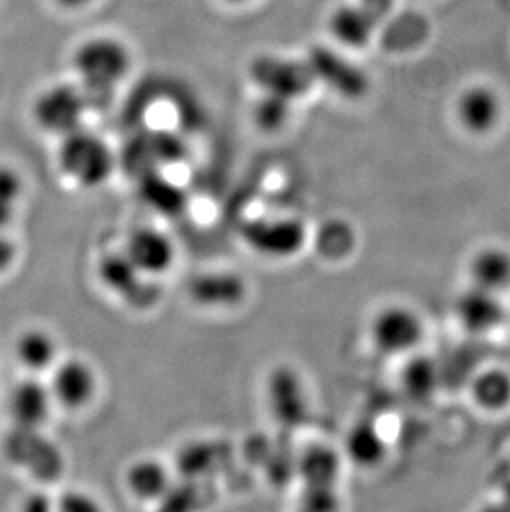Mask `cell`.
<instances>
[{"label": "cell", "instance_id": "obj_16", "mask_svg": "<svg viewBox=\"0 0 510 512\" xmlns=\"http://www.w3.org/2000/svg\"><path fill=\"white\" fill-rule=\"evenodd\" d=\"M246 294V282L236 272H203L189 284L193 302L206 309H234L242 304Z\"/></svg>", "mask_w": 510, "mask_h": 512}, {"label": "cell", "instance_id": "obj_11", "mask_svg": "<svg viewBox=\"0 0 510 512\" xmlns=\"http://www.w3.org/2000/svg\"><path fill=\"white\" fill-rule=\"evenodd\" d=\"M123 251L136 269L151 279L166 276L178 261V247L171 236L153 226H143L131 232Z\"/></svg>", "mask_w": 510, "mask_h": 512}, {"label": "cell", "instance_id": "obj_5", "mask_svg": "<svg viewBox=\"0 0 510 512\" xmlns=\"http://www.w3.org/2000/svg\"><path fill=\"white\" fill-rule=\"evenodd\" d=\"M247 73L260 92L277 95L290 102L307 97L317 83L307 60L282 55H257L249 63Z\"/></svg>", "mask_w": 510, "mask_h": 512}, {"label": "cell", "instance_id": "obj_10", "mask_svg": "<svg viewBox=\"0 0 510 512\" xmlns=\"http://www.w3.org/2000/svg\"><path fill=\"white\" fill-rule=\"evenodd\" d=\"M454 319L474 337L496 334L509 319V305L502 295L469 284L454 300Z\"/></svg>", "mask_w": 510, "mask_h": 512}, {"label": "cell", "instance_id": "obj_34", "mask_svg": "<svg viewBox=\"0 0 510 512\" xmlns=\"http://www.w3.org/2000/svg\"><path fill=\"white\" fill-rule=\"evenodd\" d=\"M224 2L231 5H244L249 4V2H252V0H224Z\"/></svg>", "mask_w": 510, "mask_h": 512}, {"label": "cell", "instance_id": "obj_7", "mask_svg": "<svg viewBox=\"0 0 510 512\" xmlns=\"http://www.w3.org/2000/svg\"><path fill=\"white\" fill-rule=\"evenodd\" d=\"M47 382L57 408L72 413L92 405L100 387L97 368L80 357L60 358Z\"/></svg>", "mask_w": 510, "mask_h": 512}, {"label": "cell", "instance_id": "obj_13", "mask_svg": "<svg viewBox=\"0 0 510 512\" xmlns=\"http://www.w3.org/2000/svg\"><path fill=\"white\" fill-rule=\"evenodd\" d=\"M183 156L184 143L178 136L168 131H150L128 143L121 163L140 178L143 174L159 171V166L181 160Z\"/></svg>", "mask_w": 510, "mask_h": 512}, {"label": "cell", "instance_id": "obj_32", "mask_svg": "<svg viewBox=\"0 0 510 512\" xmlns=\"http://www.w3.org/2000/svg\"><path fill=\"white\" fill-rule=\"evenodd\" d=\"M35 504H39V511H47V509L52 508L50 506V498L47 494H32L29 498L25 499V509L27 511H34Z\"/></svg>", "mask_w": 510, "mask_h": 512}, {"label": "cell", "instance_id": "obj_25", "mask_svg": "<svg viewBox=\"0 0 510 512\" xmlns=\"http://www.w3.org/2000/svg\"><path fill=\"white\" fill-rule=\"evenodd\" d=\"M140 196L146 206L161 214H176L184 208L186 194L178 184L171 179L164 178L159 171L143 174L138 178Z\"/></svg>", "mask_w": 510, "mask_h": 512}, {"label": "cell", "instance_id": "obj_20", "mask_svg": "<svg viewBox=\"0 0 510 512\" xmlns=\"http://www.w3.org/2000/svg\"><path fill=\"white\" fill-rule=\"evenodd\" d=\"M388 450L390 445L385 435L381 433L376 423L370 420L355 423L343 443L345 458L358 468L371 469L380 466L388 458Z\"/></svg>", "mask_w": 510, "mask_h": 512}, {"label": "cell", "instance_id": "obj_22", "mask_svg": "<svg viewBox=\"0 0 510 512\" xmlns=\"http://www.w3.org/2000/svg\"><path fill=\"white\" fill-rule=\"evenodd\" d=\"M405 358V365L400 372L403 393L416 401L433 397L441 385V368L436 360L421 352L411 353Z\"/></svg>", "mask_w": 510, "mask_h": 512}, {"label": "cell", "instance_id": "obj_12", "mask_svg": "<svg viewBox=\"0 0 510 512\" xmlns=\"http://www.w3.org/2000/svg\"><path fill=\"white\" fill-rule=\"evenodd\" d=\"M57 408L49 382L42 377L27 375L7 395V411L17 428L42 430Z\"/></svg>", "mask_w": 510, "mask_h": 512}, {"label": "cell", "instance_id": "obj_24", "mask_svg": "<svg viewBox=\"0 0 510 512\" xmlns=\"http://www.w3.org/2000/svg\"><path fill=\"white\" fill-rule=\"evenodd\" d=\"M472 400L481 410L499 413L510 406V373L504 368H487L471 385Z\"/></svg>", "mask_w": 510, "mask_h": 512}, {"label": "cell", "instance_id": "obj_35", "mask_svg": "<svg viewBox=\"0 0 510 512\" xmlns=\"http://www.w3.org/2000/svg\"><path fill=\"white\" fill-rule=\"evenodd\" d=\"M509 319H510V305H509Z\"/></svg>", "mask_w": 510, "mask_h": 512}, {"label": "cell", "instance_id": "obj_9", "mask_svg": "<svg viewBox=\"0 0 510 512\" xmlns=\"http://www.w3.org/2000/svg\"><path fill=\"white\" fill-rule=\"evenodd\" d=\"M5 458L37 481H52L62 473L63 456L42 430L17 428L5 443Z\"/></svg>", "mask_w": 510, "mask_h": 512}, {"label": "cell", "instance_id": "obj_30", "mask_svg": "<svg viewBox=\"0 0 510 512\" xmlns=\"http://www.w3.org/2000/svg\"><path fill=\"white\" fill-rule=\"evenodd\" d=\"M15 257H17V247L14 246V242L4 234H0V274L9 271Z\"/></svg>", "mask_w": 510, "mask_h": 512}, {"label": "cell", "instance_id": "obj_33", "mask_svg": "<svg viewBox=\"0 0 510 512\" xmlns=\"http://www.w3.org/2000/svg\"><path fill=\"white\" fill-rule=\"evenodd\" d=\"M60 7L68 10H78L87 7L93 0H55Z\"/></svg>", "mask_w": 510, "mask_h": 512}, {"label": "cell", "instance_id": "obj_14", "mask_svg": "<svg viewBox=\"0 0 510 512\" xmlns=\"http://www.w3.org/2000/svg\"><path fill=\"white\" fill-rule=\"evenodd\" d=\"M98 277L106 289L120 295L121 299L131 302L136 307H140V300H145L146 305L153 304V300L143 295V292L150 289L156 279L143 276L123 249L121 252H111L108 256L102 257L98 264Z\"/></svg>", "mask_w": 510, "mask_h": 512}, {"label": "cell", "instance_id": "obj_17", "mask_svg": "<svg viewBox=\"0 0 510 512\" xmlns=\"http://www.w3.org/2000/svg\"><path fill=\"white\" fill-rule=\"evenodd\" d=\"M14 357L27 375H49L60 360V343L44 327H30L20 332L14 343Z\"/></svg>", "mask_w": 510, "mask_h": 512}, {"label": "cell", "instance_id": "obj_23", "mask_svg": "<svg viewBox=\"0 0 510 512\" xmlns=\"http://www.w3.org/2000/svg\"><path fill=\"white\" fill-rule=\"evenodd\" d=\"M342 469V458L328 446H312L299 461L305 488H335Z\"/></svg>", "mask_w": 510, "mask_h": 512}, {"label": "cell", "instance_id": "obj_6", "mask_svg": "<svg viewBox=\"0 0 510 512\" xmlns=\"http://www.w3.org/2000/svg\"><path fill=\"white\" fill-rule=\"evenodd\" d=\"M88 100L83 88L58 83L40 93L34 103V120L50 135H70L83 128Z\"/></svg>", "mask_w": 510, "mask_h": 512}, {"label": "cell", "instance_id": "obj_1", "mask_svg": "<svg viewBox=\"0 0 510 512\" xmlns=\"http://www.w3.org/2000/svg\"><path fill=\"white\" fill-rule=\"evenodd\" d=\"M73 68L90 107L95 100L110 97L125 80L131 68L130 50L115 37H92L78 45L73 54Z\"/></svg>", "mask_w": 510, "mask_h": 512}, {"label": "cell", "instance_id": "obj_18", "mask_svg": "<svg viewBox=\"0 0 510 512\" xmlns=\"http://www.w3.org/2000/svg\"><path fill=\"white\" fill-rule=\"evenodd\" d=\"M380 20L358 2L342 4L328 17V30L338 44L347 49H365L375 37Z\"/></svg>", "mask_w": 510, "mask_h": 512}, {"label": "cell", "instance_id": "obj_3", "mask_svg": "<svg viewBox=\"0 0 510 512\" xmlns=\"http://www.w3.org/2000/svg\"><path fill=\"white\" fill-rule=\"evenodd\" d=\"M426 334V325L418 310L408 305L381 307L368 325L370 342L376 352L386 357H408L418 352Z\"/></svg>", "mask_w": 510, "mask_h": 512}, {"label": "cell", "instance_id": "obj_19", "mask_svg": "<svg viewBox=\"0 0 510 512\" xmlns=\"http://www.w3.org/2000/svg\"><path fill=\"white\" fill-rule=\"evenodd\" d=\"M469 284L502 295L510 289V252L506 247L484 246L467 264Z\"/></svg>", "mask_w": 510, "mask_h": 512}, {"label": "cell", "instance_id": "obj_8", "mask_svg": "<svg viewBox=\"0 0 510 512\" xmlns=\"http://www.w3.org/2000/svg\"><path fill=\"white\" fill-rule=\"evenodd\" d=\"M308 67L315 82L347 100H360L370 90V78L357 63L325 45H313L308 50Z\"/></svg>", "mask_w": 510, "mask_h": 512}, {"label": "cell", "instance_id": "obj_26", "mask_svg": "<svg viewBox=\"0 0 510 512\" xmlns=\"http://www.w3.org/2000/svg\"><path fill=\"white\" fill-rule=\"evenodd\" d=\"M315 249L327 261H342L352 254L357 236L350 224L342 219H332L323 224L315 234Z\"/></svg>", "mask_w": 510, "mask_h": 512}, {"label": "cell", "instance_id": "obj_31", "mask_svg": "<svg viewBox=\"0 0 510 512\" xmlns=\"http://www.w3.org/2000/svg\"><path fill=\"white\" fill-rule=\"evenodd\" d=\"M361 7H365L370 14L375 15L376 19L381 20L390 12L395 0H355Z\"/></svg>", "mask_w": 510, "mask_h": 512}, {"label": "cell", "instance_id": "obj_21", "mask_svg": "<svg viewBox=\"0 0 510 512\" xmlns=\"http://www.w3.org/2000/svg\"><path fill=\"white\" fill-rule=\"evenodd\" d=\"M125 484L133 498L138 501H159L171 488V474L161 461L140 458L128 466Z\"/></svg>", "mask_w": 510, "mask_h": 512}, {"label": "cell", "instance_id": "obj_2", "mask_svg": "<svg viewBox=\"0 0 510 512\" xmlns=\"http://www.w3.org/2000/svg\"><path fill=\"white\" fill-rule=\"evenodd\" d=\"M57 161L63 176L82 189L102 188L118 166L108 141L85 128L63 136Z\"/></svg>", "mask_w": 510, "mask_h": 512}, {"label": "cell", "instance_id": "obj_28", "mask_svg": "<svg viewBox=\"0 0 510 512\" xmlns=\"http://www.w3.org/2000/svg\"><path fill=\"white\" fill-rule=\"evenodd\" d=\"M292 105L294 102H290V100L260 92V97L257 98L254 110H252L255 125L259 126L260 130L269 131V133L280 130L289 121Z\"/></svg>", "mask_w": 510, "mask_h": 512}, {"label": "cell", "instance_id": "obj_15", "mask_svg": "<svg viewBox=\"0 0 510 512\" xmlns=\"http://www.w3.org/2000/svg\"><path fill=\"white\" fill-rule=\"evenodd\" d=\"M456 115L462 128L474 136L496 130L501 120L502 103L496 90L487 85H471L459 95Z\"/></svg>", "mask_w": 510, "mask_h": 512}, {"label": "cell", "instance_id": "obj_4", "mask_svg": "<svg viewBox=\"0 0 510 512\" xmlns=\"http://www.w3.org/2000/svg\"><path fill=\"white\" fill-rule=\"evenodd\" d=\"M308 229L300 219L259 216L242 224L241 239L252 252L270 261H287L308 244Z\"/></svg>", "mask_w": 510, "mask_h": 512}, {"label": "cell", "instance_id": "obj_29", "mask_svg": "<svg viewBox=\"0 0 510 512\" xmlns=\"http://www.w3.org/2000/svg\"><path fill=\"white\" fill-rule=\"evenodd\" d=\"M68 512L97 511L98 504L92 496L78 491H68L62 498L55 501V509Z\"/></svg>", "mask_w": 510, "mask_h": 512}, {"label": "cell", "instance_id": "obj_27", "mask_svg": "<svg viewBox=\"0 0 510 512\" xmlns=\"http://www.w3.org/2000/svg\"><path fill=\"white\" fill-rule=\"evenodd\" d=\"M270 405L282 420L294 421L305 408V395L299 380L289 373L272 378Z\"/></svg>", "mask_w": 510, "mask_h": 512}]
</instances>
